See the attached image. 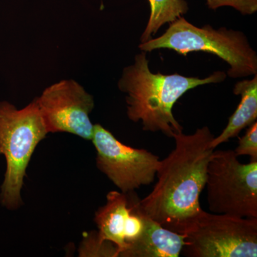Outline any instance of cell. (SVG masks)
<instances>
[{
  "mask_svg": "<svg viewBox=\"0 0 257 257\" xmlns=\"http://www.w3.org/2000/svg\"><path fill=\"white\" fill-rule=\"evenodd\" d=\"M236 156H248L251 161H257V122L248 126L242 138H240L238 146L234 150Z\"/></svg>",
  "mask_w": 257,
  "mask_h": 257,
  "instance_id": "cell-14",
  "label": "cell"
},
{
  "mask_svg": "<svg viewBox=\"0 0 257 257\" xmlns=\"http://www.w3.org/2000/svg\"><path fill=\"white\" fill-rule=\"evenodd\" d=\"M144 52L169 49L187 56L189 52H204L220 57L229 64L228 75L232 78L257 74V56L243 32L221 28L214 30L207 25L202 28L180 17L170 23L160 37L143 42Z\"/></svg>",
  "mask_w": 257,
  "mask_h": 257,
  "instance_id": "cell-4",
  "label": "cell"
},
{
  "mask_svg": "<svg viewBox=\"0 0 257 257\" xmlns=\"http://www.w3.org/2000/svg\"><path fill=\"white\" fill-rule=\"evenodd\" d=\"M48 134L65 133L92 141L94 125L89 114L94 107L93 96L73 79H64L35 98Z\"/></svg>",
  "mask_w": 257,
  "mask_h": 257,
  "instance_id": "cell-8",
  "label": "cell"
},
{
  "mask_svg": "<svg viewBox=\"0 0 257 257\" xmlns=\"http://www.w3.org/2000/svg\"><path fill=\"white\" fill-rule=\"evenodd\" d=\"M210 9L229 6L238 10L242 15H252L257 10V0H207Z\"/></svg>",
  "mask_w": 257,
  "mask_h": 257,
  "instance_id": "cell-15",
  "label": "cell"
},
{
  "mask_svg": "<svg viewBox=\"0 0 257 257\" xmlns=\"http://www.w3.org/2000/svg\"><path fill=\"white\" fill-rule=\"evenodd\" d=\"M135 192L111 191L106 195V202L96 211L94 221L101 239L114 243L121 256L126 248L125 230L133 210Z\"/></svg>",
  "mask_w": 257,
  "mask_h": 257,
  "instance_id": "cell-9",
  "label": "cell"
},
{
  "mask_svg": "<svg viewBox=\"0 0 257 257\" xmlns=\"http://www.w3.org/2000/svg\"><path fill=\"white\" fill-rule=\"evenodd\" d=\"M234 150H214L207 172V200L214 214L257 218V161L243 164Z\"/></svg>",
  "mask_w": 257,
  "mask_h": 257,
  "instance_id": "cell-5",
  "label": "cell"
},
{
  "mask_svg": "<svg viewBox=\"0 0 257 257\" xmlns=\"http://www.w3.org/2000/svg\"><path fill=\"white\" fill-rule=\"evenodd\" d=\"M145 221L143 234L128 245L121 256H179L185 243V235L166 229L146 215Z\"/></svg>",
  "mask_w": 257,
  "mask_h": 257,
  "instance_id": "cell-10",
  "label": "cell"
},
{
  "mask_svg": "<svg viewBox=\"0 0 257 257\" xmlns=\"http://www.w3.org/2000/svg\"><path fill=\"white\" fill-rule=\"evenodd\" d=\"M214 138L208 126L191 135L182 132L174 136L175 148L162 160L157 184L150 194L140 199L145 215L179 234H186L192 227L203 210L199 197L205 188Z\"/></svg>",
  "mask_w": 257,
  "mask_h": 257,
  "instance_id": "cell-1",
  "label": "cell"
},
{
  "mask_svg": "<svg viewBox=\"0 0 257 257\" xmlns=\"http://www.w3.org/2000/svg\"><path fill=\"white\" fill-rule=\"evenodd\" d=\"M223 72H216L204 79L178 74L152 73L149 68L147 52L135 56L133 64L125 67L118 87L125 93L126 114L134 122L143 124L144 131L161 132L168 138L183 132L172 109L187 91L199 86L223 82Z\"/></svg>",
  "mask_w": 257,
  "mask_h": 257,
  "instance_id": "cell-2",
  "label": "cell"
},
{
  "mask_svg": "<svg viewBox=\"0 0 257 257\" xmlns=\"http://www.w3.org/2000/svg\"><path fill=\"white\" fill-rule=\"evenodd\" d=\"M79 256L118 257L114 243L101 239L98 231H92L84 238L79 247Z\"/></svg>",
  "mask_w": 257,
  "mask_h": 257,
  "instance_id": "cell-13",
  "label": "cell"
},
{
  "mask_svg": "<svg viewBox=\"0 0 257 257\" xmlns=\"http://www.w3.org/2000/svg\"><path fill=\"white\" fill-rule=\"evenodd\" d=\"M47 135L35 99L20 109L9 101H0V155L7 165L0 203L6 209L16 210L23 205L27 169L37 145Z\"/></svg>",
  "mask_w": 257,
  "mask_h": 257,
  "instance_id": "cell-3",
  "label": "cell"
},
{
  "mask_svg": "<svg viewBox=\"0 0 257 257\" xmlns=\"http://www.w3.org/2000/svg\"><path fill=\"white\" fill-rule=\"evenodd\" d=\"M92 142L96 151L98 170L121 192H135L155 181L162 164L157 155L121 143L99 124L94 125Z\"/></svg>",
  "mask_w": 257,
  "mask_h": 257,
  "instance_id": "cell-7",
  "label": "cell"
},
{
  "mask_svg": "<svg viewBox=\"0 0 257 257\" xmlns=\"http://www.w3.org/2000/svg\"><path fill=\"white\" fill-rule=\"evenodd\" d=\"M184 235L182 252L186 256H257V218L202 210Z\"/></svg>",
  "mask_w": 257,
  "mask_h": 257,
  "instance_id": "cell-6",
  "label": "cell"
},
{
  "mask_svg": "<svg viewBox=\"0 0 257 257\" xmlns=\"http://www.w3.org/2000/svg\"><path fill=\"white\" fill-rule=\"evenodd\" d=\"M150 17L147 28L141 37V42L150 40L162 25L175 21L188 11L185 0H148Z\"/></svg>",
  "mask_w": 257,
  "mask_h": 257,
  "instance_id": "cell-12",
  "label": "cell"
},
{
  "mask_svg": "<svg viewBox=\"0 0 257 257\" xmlns=\"http://www.w3.org/2000/svg\"><path fill=\"white\" fill-rule=\"evenodd\" d=\"M234 93L241 96V101L236 110L230 116L228 124L222 133L213 139L211 147L215 149L230 139L236 138L246 127L256 121L257 75L249 80L236 83Z\"/></svg>",
  "mask_w": 257,
  "mask_h": 257,
  "instance_id": "cell-11",
  "label": "cell"
}]
</instances>
